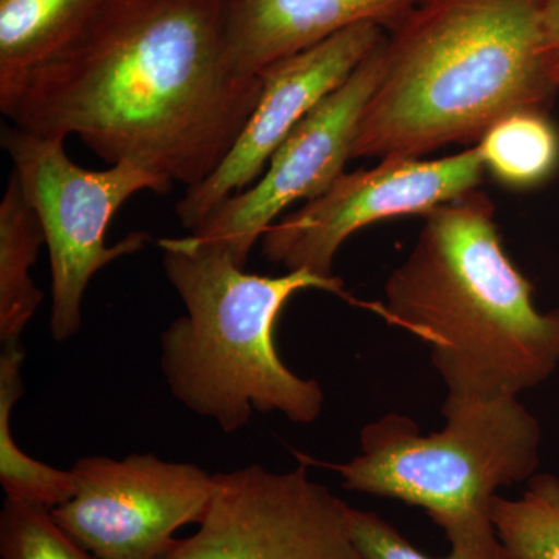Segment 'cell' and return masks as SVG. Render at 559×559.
Listing matches in <instances>:
<instances>
[{
  "instance_id": "8992f818",
  "label": "cell",
  "mask_w": 559,
  "mask_h": 559,
  "mask_svg": "<svg viewBox=\"0 0 559 559\" xmlns=\"http://www.w3.org/2000/svg\"><path fill=\"white\" fill-rule=\"evenodd\" d=\"M64 140L3 127L0 142L13 160L22 194L38 215L50 253L55 341L72 340L83 325V301L103 267L145 248L146 231H132L116 245L106 234L121 205L140 191L168 193L173 180L138 162L94 171L70 159Z\"/></svg>"
},
{
  "instance_id": "2e32d148",
  "label": "cell",
  "mask_w": 559,
  "mask_h": 559,
  "mask_svg": "<svg viewBox=\"0 0 559 559\" xmlns=\"http://www.w3.org/2000/svg\"><path fill=\"white\" fill-rule=\"evenodd\" d=\"M485 170L502 186H543L559 167V132L544 110H520L492 124L477 143Z\"/></svg>"
},
{
  "instance_id": "30bf717a",
  "label": "cell",
  "mask_w": 559,
  "mask_h": 559,
  "mask_svg": "<svg viewBox=\"0 0 559 559\" xmlns=\"http://www.w3.org/2000/svg\"><path fill=\"white\" fill-rule=\"evenodd\" d=\"M380 44L283 140L263 176L219 202L190 235L226 250L245 267L250 250L286 209L316 200L333 186L353 159L360 117L377 87Z\"/></svg>"
},
{
  "instance_id": "52a82bcc",
  "label": "cell",
  "mask_w": 559,
  "mask_h": 559,
  "mask_svg": "<svg viewBox=\"0 0 559 559\" xmlns=\"http://www.w3.org/2000/svg\"><path fill=\"white\" fill-rule=\"evenodd\" d=\"M347 509L305 465L216 473L197 532L173 540L160 559H362Z\"/></svg>"
},
{
  "instance_id": "d6986e66",
  "label": "cell",
  "mask_w": 559,
  "mask_h": 559,
  "mask_svg": "<svg viewBox=\"0 0 559 559\" xmlns=\"http://www.w3.org/2000/svg\"><path fill=\"white\" fill-rule=\"evenodd\" d=\"M349 533L362 559H432L426 557L403 535L373 511L348 506ZM444 559H459L448 555Z\"/></svg>"
},
{
  "instance_id": "ba28073f",
  "label": "cell",
  "mask_w": 559,
  "mask_h": 559,
  "mask_svg": "<svg viewBox=\"0 0 559 559\" xmlns=\"http://www.w3.org/2000/svg\"><path fill=\"white\" fill-rule=\"evenodd\" d=\"M485 173L477 145L441 159L385 157L342 173L325 193L275 221L261 237V253L286 272L337 277L336 253L356 231L399 216H426L479 189Z\"/></svg>"
},
{
  "instance_id": "6da1fadb",
  "label": "cell",
  "mask_w": 559,
  "mask_h": 559,
  "mask_svg": "<svg viewBox=\"0 0 559 559\" xmlns=\"http://www.w3.org/2000/svg\"><path fill=\"white\" fill-rule=\"evenodd\" d=\"M261 91L263 76L231 61L227 0H108L57 57L0 80V110L191 189L226 159Z\"/></svg>"
},
{
  "instance_id": "8fae6325",
  "label": "cell",
  "mask_w": 559,
  "mask_h": 559,
  "mask_svg": "<svg viewBox=\"0 0 559 559\" xmlns=\"http://www.w3.org/2000/svg\"><path fill=\"white\" fill-rule=\"evenodd\" d=\"M382 36L378 25H356L261 70L263 91L240 139L216 171L176 204L180 226L197 229L219 202L252 187L283 140L349 79Z\"/></svg>"
},
{
  "instance_id": "ac0fdd59",
  "label": "cell",
  "mask_w": 559,
  "mask_h": 559,
  "mask_svg": "<svg viewBox=\"0 0 559 559\" xmlns=\"http://www.w3.org/2000/svg\"><path fill=\"white\" fill-rule=\"evenodd\" d=\"M2 559H97L81 547L46 507L7 499L0 511Z\"/></svg>"
},
{
  "instance_id": "7a4b0ae2",
  "label": "cell",
  "mask_w": 559,
  "mask_h": 559,
  "mask_svg": "<svg viewBox=\"0 0 559 559\" xmlns=\"http://www.w3.org/2000/svg\"><path fill=\"white\" fill-rule=\"evenodd\" d=\"M423 218L384 300L367 308L428 344L444 404L518 399L544 384L559 367V308L536 307L503 249L495 202L476 189Z\"/></svg>"
},
{
  "instance_id": "3957f363",
  "label": "cell",
  "mask_w": 559,
  "mask_h": 559,
  "mask_svg": "<svg viewBox=\"0 0 559 559\" xmlns=\"http://www.w3.org/2000/svg\"><path fill=\"white\" fill-rule=\"evenodd\" d=\"M540 0H421L384 31L353 159L474 146L492 124L554 105Z\"/></svg>"
},
{
  "instance_id": "9c48e42d",
  "label": "cell",
  "mask_w": 559,
  "mask_h": 559,
  "mask_svg": "<svg viewBox=\"0 0 559 559\" xmlns=\"http://www.w3.org/2000/svg\"><path fill=\"white\" fill-rule=\"evenodd\" d=\"M70 471L75 492L51 516L97 559H160L212 499L213 474L154 454L92 455Z\"/></svg>"
},
{
  "instance_id": "e0dca14e",
  "label": "cell",
  "mask_w": 559,
  "mask_h": 559,
  "mask_svg": "<svg viewBox=\"0 0 559 559\" xmlns=\"http://www.w3.org/2000/svg\"><path fill=\"white\" fill-rule=\"evenodd\" d=\"M491 520L503 559H559V479L535 474L521 499L496 496Z\"/></svg>"
},
{
  "instance_id": "277c9868",
  "label": "cell",
  "mask_w": 559,
  "mask_h": 559,
  "mask_svg": "<svg viewBox=\"0 0 559 559\" xmlns=\"http://www.w3.org/2000/svg\"><path fill=\"white\" fill-rule=\"evenodd\" d=\"M159 246L165 275L187 310L160 337L162 373L173 396L224 433L238 432L253 414L314 423L325 395L318 381L305 380L280 358L275 323L300 290L345 299L344 280L305 271L250 274L226 250L193 235L162 238Z\"/></svg>"
},
{
  "instance_id": "7c38bea8",
  "label": "cell",
  "mask_w": 559,
  "mask_h": 559,
  "mask_svg": "<svg viewBox=\"0 0 559 559\" xmlns=\"http://www.w3.org/2000/svg\"><path fill=\"white\" fill-rule=\"evenodd\" d=\"M421 0H227L230 57L241 75L356 25H390Z\"/></svg>"
},
{
  "instance_id": "4fadbf2b",
  "label": "cell",
  "mask_w": 559,
  "mask_h": 559,
  "mask_svg": "<svg viewBox=\"0 0 559 559\" xmlns=\"http://www.w3.org/2000/svg\"><path fill=\"white\" fill-rule=\"evenodd\" d=\"M108 0H0V80L38 68L69 47Z\"/></svg>"
},
{
  "instance_id": "5bb4252c",
  "label": "cell",
  "mask_w": 559,
  "mask_h": 559,
  "mask_svg": "<svg viewBox=\"0 0 559 559\" xmlns=\"http://www.w3.org/2000/svg\"><path fill=\"white\" fill-rule=\"evenodd\" d=\"M46 234L35 210L25 201L11 171L0 201V344H21L44 296L32 278V266Z\"/></svg>"
},
{
  "instance_id": "9a60e30c",
  "label": "cell",
  "mask_w": 559,
  "mask_h": 559,
  "mask_svg": "<svg viewBox=\"0 0 559 559\" xmlns=\"http://www.w3.org/2000/svg\"><path fill=\"white\" fill-rule=\"evenodd\" d=\"M22 344L2 345L0 349V485L7 499L33 506L55 507L68 502L75 492L72 471L53 468L21 450L11 430L14 404L24 395Z\"/></svg>"
},
{
  "instance_id": "ffe728a7",
  "label": "cell",
  "mask_w": 559,
  "mask_h": 559,
  "mask_svg": "<svg viewBox=\"0 0 559 559\" xmlns=\"http://www.w3.org/2000/svg\"><path fill=\"white\" fill-rule=\"evenodd\" d=\"M543 60L559 91V0H540Z\"/></svg>"
},
{
  "instance_id": "5b68a950",
  "label": "cell",
  "mask_w": 559,
  "mask_h": 559,
  "mask_svg": "<svg viewBox=\"0 0 559 559\" xmlns=\"http://www.w3.org/2000/svg\"><path fill=\"white\" fill-rule=\"evenodd\" d=\"M447 426L423 433L392 414L360 430V452L330 465L348 491L425 511L459 559H503L491 520L498 489L528 481L540 462V425L518 399L443 404Z\"/></svg>"
}]
</instances>
